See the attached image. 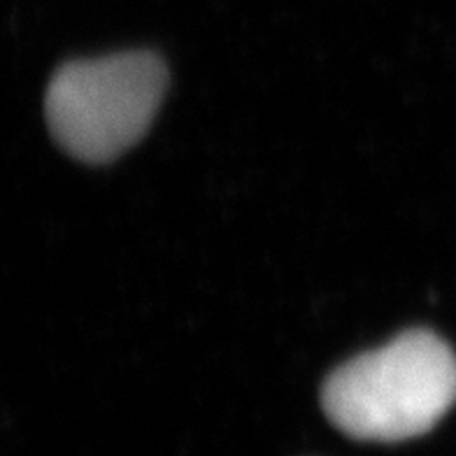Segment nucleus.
<instances>
[{
  "mask_svg": "<svg viewBox=\"0 0 456 456\" xmlns=\"http://www.w3.org/2000/svg\"><path fill=\"white\" fill-rule=\"evenodd\" d=\"M456 403V356L428 330H408L338 368L322 389L326 417L349 438L401 443L431 431Z\"/></svg>",
  "mask_w": 456,
  "mask_h": 456,
  "instance_id": "obj_1",
  "label": "nucleus"
},
{
  "mask_svg": "<svg viewBox=\"0 0 456 456\" xmlns=\"http://www.w3.org/2000/svg\"><path fill=\"white\" fill-rule=\"evenodd\" d=\"M163 91L166 68L147 52L75 61L47 89L49 131L72 157L112 161L150 128Z\"/></svg>",
  "mask_w": 456,
  "mask_h": 456,
  "instance_id": "obj_2",
  "label": "nucleus"
}]
</instances>
